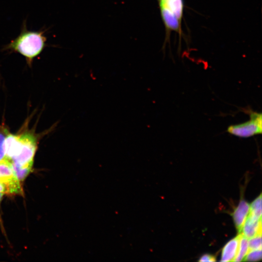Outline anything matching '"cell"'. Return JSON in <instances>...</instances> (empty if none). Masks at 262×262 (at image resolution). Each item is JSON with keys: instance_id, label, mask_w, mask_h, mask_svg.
Here are the masks:
<instances>
[{"instance_id": "obj_1", "label": "cell", "mask_w": 262, "mask_h": 262, "mask_svg": "<svg viewBox=\"0 0 262 262\" xmlns=\"http://www.w3.org/2000/svg\"><path fill=\"white\" fill-rule=\"evenodd\" d=\"M45 31H28L26 21L22 24L20 34L3 47V49L18 53L24 56L29 64L39 55L46 46Z\"/></svg>"}, {"instance_id": "obj_2", "label": "cell", "mask_w": 262, "mask_h": 262, "mask_svg": "<svg viewBox=\"0 0 262 262\" xmlns=\"http://www.w3.org/2000/svg\"><path fill=\"white\" fill-rule=\"evenodd\" d=\"M247 111L250 119L241 123L229 126L227 130V132L240 138H249L262 133V113L252 110Z\"/></svg>"}, {"instance_id": "obj_3", "label": "cell", "mask_w": 262, "mask_h": 262, "mask_svg": "<svg viewBox=\"0 0 262 262\" xmlns=\"http://www.w3.org/2000/svg\"><path fill=\"white\" fill-rule=\"evenodd\" d=\"M19 137L20 147L19 153L10 162L17 166L33 165L37 148L36 138L29 132L20 134Z\"/></svg>"}, {"instance_id": "obj_4", "label": "cell", "mask_w": 262, "mask_h": 262, "mask_svg": "<svg viewBox=\"0 0 262 262\" xmlns=\"http://www.w3.org/2000/svg\"><path fill=\"white\" fill-rule=\"evenodd\" d=\"M240 233L248 239L262 234V219H258L248 214Z\"/></svg>"}, {"instance_id": "obj_5", "label": "cell", "mask_w": 262, "mask_h": 262, "mask_svg": "<svg viewBox=\"0 0 262 262\" xmlns=\"http://www.w3.org/2000/svg\"><path fill=\"white\" fill-rule=\"evenodd\" d=\"M249 207L248 203L242 198L232 213L233 219L238 233L241 232L243 225L249 213Z\"/></svg>"}, {"instance_id": "obj_6", "label": "cell", "mask_w": 262, "mask_h": 262, "mask_svg": "<svg viewBox=\"0 0 262 262\" xmlns=\"http://www.w3.org/2000/svg\"><path fill=\"white\" fill-rule=\"evenodd\" d=\"M240 234L229 241L223 247L220 262H233L237 253Z\"/></svg>"}, {"instance_id": "obj_7", "label": "cell", "mask_w": 262, "mask_h": 262, "mask_svg": "<svg viewBox=\"0 0 262 262\" xmlns=\"http://www.w3.org/2000/svg\"><path fill=\"white\" fill-rule=\"evenodd\" d=\"M18 180L16 177L13 169L11 163L7 160L0 162V182L3 183L5 186Z\"/></svg>"}, {"instance_id": "obj_8", "label": "cell", "mask_w": 262, "mask_h": 262, "mask_svg": "<svg viewBox=\"0 0 262 262\" xmlns=\"http://www.w3.org/2000/svg\"><path fill=\"white\" fill-rule=\"evenodd\" d=\"M161 6L162 15L166 25L171 29L178 30L179 28L178 19L167 8L163 5Z\"/></svg>"}, {"instance_id": "obj_9", "label": "cell", "mask_w": 262, "mask_h": 262, "mask_svg": "<svg viewBox=\"0 0 262 262\" xmlns=\"http://www.w3.org/2000/svg\"><path fill=\"white\" fill-rule=\"evenodd\" d=\"M161 5L167 8L178 19L181 18L182 13V0H161Z\"/></svg>"}, {"instance_id": "obj_10", "label": "cell", "mask_w": 262, "mask_h": 262, "mask_svg": "<svg viewBox=\"0 0 262 262\" xmlns=\"http://www.w3.org/2000/svg\"><path fill=\"white\" fill-rule=\"evenodd\" d=\"M240 234L239 246L236 257L233 262L243 261L248 251V240L241 233Z\"/></svg>"}, {"instance_id": "obj_11", "label": "cell", "mask_w": 262, "mask_h": 262, "mask_svg": "<svg viewBox=\"0 0 262 262\" xmlns=\"http://www.w3.org/2000/svg\"><path fill=\"white\" fill-rule=\"evenodd\" d=\"M248 214L258 219H262L261 194L251 203Z\"/></svg>"}, {"instance_id": "obj_12", "label": "cell", "mask_w": 262, "mask_h": 262, "mask_svg": "<svg viewBox=\"0 0 262 262\" xmlns=\"http://www.w3.org/2000/svg\"><path fill=\"white\" fill-rule=\"evenodd\" d=\"M14 173L19 181L23 180L31 172L33 165L17 166L11 163Z\"/></svg>"}, {"instance_id": "obj_13", "label": "cell", "mask_w": 262, "mask_h": 262, "mask_svg": "<svg viewBox=\"0 0 262 262\" xmlns=\"http://www.w3.org/2000/svg\"><path fill=\"white\" fill-rule=\"evenodd\" d=\"M8 134V131L3 127H0V162L6 159L4 142L6 136Z\"/></svg>"}, {"instance_id": "obj_14", "label": "cell", "mask_w": 262, "mask_h": 262, "mask_svg": "<svg viewBox=\"0 0 262 262\" xmlns=\"http://www.w3.org/2000/svg\"><path fill=\"white\" fill-rule=\"evenodd\" d=\"M262 259V249L249 250L243 261L257 262Z\"/></svg>"}, {"instance_id": "obj_15", "label": "cell", "mask_w": 262, "mask_h": 262, "mask_svg": "<svg viewBox=\"0 0 262 262\" xmlns=\"http://www.w3.org/2000/svg\"><path fill=\"white\" fill-rule=\"evenodd\" d=\"M258 249H262V234L251 238L248 240V251Z\"/></svg>"}, {"instance_id": "obj_16", "label": "cell", "mask_w": 262, "mask_h": 262, "mask_svg": "<svg viewBox=\"0 0 262 262\" xmlns=\"http://www.w3.org/2000/svg\"><path fill=\"white\" fill-rule=\"evenodd\" d=\"M215 258L210 254L203 255L198 260L199 262H215Z\"/></svg>"}, {"instance_id": "obj_17", "label": "cell", "mask_w": 262, "mask_h": 262, "mask_svg": "<svg viewBox=\"0 0 262 262\" xmlns=\"http://www.w3.org/2000/svg\"><path fill=\"white\" fill-rule=\"evenodd\" d=\"M0 193H6V187L5 185L0 182Z\"/></svg>"}, {"instance_id": "obj_18", "label": "cell", "mask_w": 262, "mask_h": 262, "mask_svg": "<svg viewBox=\"0 0 262 262\" xmlns=\"http://www.w3.org/2000/svg\"><path fill=\"white\" fill-rule=\"evenodd\" d=\"M3 195V193H0V201H1V199Z\"/></svg>"}]
</instances>
